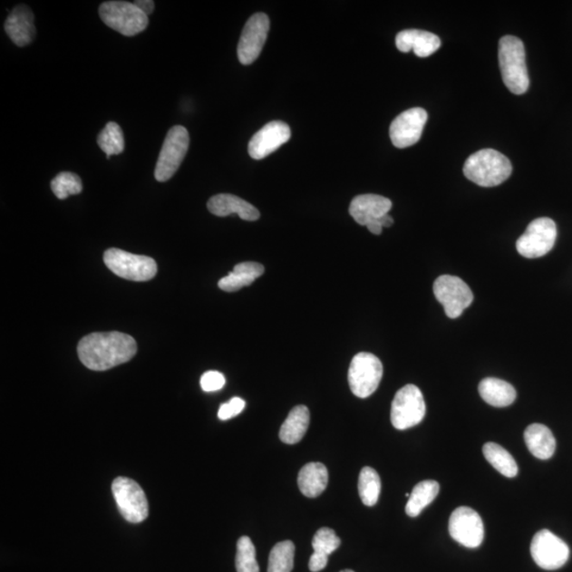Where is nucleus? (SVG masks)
I'll return each instance as SVG.
<instances>
[{
  "label": "nucleus",
  "mask_w": 572,
  "mask_h": 572,
  "mask_svg": "<svg viewBox=\"0 0 572 572\" xmlns=\"http://www.w3.org/2000/svg\"><path fill=\"white\" fill-rule=\"evenodd\" d=\"M137 354L135 339L121 332L92 333L81 339L78 355L92 371H105L128 363Z\"/></svg>",
  "instance_id": "nucleus-1"
},
{
  "label": "nucleus",
  "mask_w": 572,
  "mask_h": 572,
  "mask_svg": "<svg viewBox=\"0 0 572 572\" xmlns=\"http://www.w3.org/2000/svg\"><path fill=\"white\" fill-rule=\"evenodd\" d=\"M465 178L480 187H496L510 178L511 161L492 149L479 150L464 163Z\"/></svg>",
  "instance_id": "nucleus-2"
},
{
  "label": "nucleus",
  "mask_w": 572,
  "mask_h": 572,
  "mask_svg": "<svg viewBox=\"0 0 572 572\" xmlns=\"http://www.w3.org/2000/svg\"><path fill=\"white\" fill-rule=\"evenodd\" d=\"M499 60L502 80L508 90L523 94L529 88L530 81L526 66L524 43L519 37L507 35L499 41Z\"/></svg>",
  "instance_id": "nucleus-3"
},
{
  "label": "nucleus",
  "mask_w": 572,
  "mask_h": 572,
  "mask_svg": "<svg viewBox=\"0 0 572 572\" xmlns=\"http://www.w3.org/2000/svg\"><path fill=\"white\" fill-rule=\"evenodd\" d=\"M102 22L125 36L140 34L149 26V16L133 3L106 2L100 5Z\"/></svg>",
  "instance_id": "nucleus-4"
},
{
  "label": "nucleus",
  "mask_w": 572,
  "mask_h": 572,
  "mask_svg": "<svg viewBox=\"0 0 572 572\" xmlns=\"http://www.w3.org/2000/svg\"><path fill=\"white\" fill-rule=\"evenodd\" d=\"M104 263L112 273L121 278L144 282L152 280L157 274V264L152 257L134 255L118 248L104 253Z\"/></svg>",
  "instance_id": "nucleus-5"
},
{
  "label": "nucleus",
  "mask_w": 572,
  "mask_h": 572,
  "mask_svg": "<svg viewBox=\"0 0 572 572\" xmlns=\"http://www.w3.org/2000/svg\"><path fill=\"white\" fill-rule=\"evenodd\" d=\"M383 377L382 362L368 352L356 354L350 364L348 382L352 393L366 399L379 387Z\"/></svg>",
  "instance_id": "nucleus-6"
},
{
  "label": "nucleus",
  "mask_w": 572,
  "mask_h": 572,
  "mask_svg": "<svg viewBox=\"0 0 572 572\" xmlns=\"http://www.w3.org/2000/svg\"><path fill=\"white\" fill-rule=\"evenodd\" d=\"M189 144H190V137L186 128L176 125L168 131L156 163L154 175L157 181L165 182L178 171L185 160Z\"/></svg>",
  "instance_id": "nucleus-7"
},
{
  "label": "nucleus",
  "mask_w": 572,
  "mask_h": 572,
  "mask_svg": "<svg viewBox=\"0 0 572 572\" xmlns=\"http://www.w3.org/2000/svg\"><path fill=\"white\" fill-rule=\"evenodd\" d=\"M111 491L119 511L125 520L131 524H140L147 519L149 502L143 490L136 481L127 477H118L112 482Z\"/></svg>",
  "instance_id": "nucleus-8"
},
{
  "label": "nucleus",
  "mask_w": 572,
  "mask_h": 572,
  "mask_svg": "<svg viewBox=\"0 0 572 572\" xmlns=\"http://www.w3.org/2000/svg\"><path fill=\"white\" fill-rule=\"evenodd\" d=\"M426 406L422 393L414 385H406L395 394L391 419L394 429L405 431L422 422Z\"/></svg>",
  "instance_id": "nucleus-9"
},
{
  "label": "nucleus",
  "mask_w": 572,
  "mask_h": 572,
  "mask_svg": "<svg viewBox=\"0 0 572 572\" xmlns=\"http://www.w3.org/2000/svg\"><path fill=\"white\" fill-rule=\"evenodd\" d=\"M433 294L444 307L446 316L461 317L465 309L473 303L474 295L459 276L443 275L433 283Z\"/></svg>",
  "instance_id": "nucleus-10"
},
{
  "label": "nucleus",
  "mask_w": 572,
  "mask_h": 572,
  "mask_svg": "<svg viewBox=\"0 0 572 572\" xmlns=\"http://www.w3.org/2000/svg\"><path fill=\"white\" fill-rule=\"evenodd\" d=\"M557 236V225L551 218L534 219L517 242L519 254L527 259L543 257L555 247Z\"/></svg>",
  "instance_id": "nucleus-11"
},
{
  "label": "nucleus",
  "mask_w": 572,
  "mask_h": 572,
  "mask_svg": "<svg viewBox=\"0 0 572 572\" xmlns=\"http://www.w3.org/2000/svg\"><path fill=\"white\" fill-rule=\"evenodd\" d=\"M531 556L538 567L557 570L567 563L570 550L563 539L549 530H540L533 537Z\"/></svg>",
  "instance_id": "nucleus-12"
},
{
  "label": "nucleus",
  "mask_w": 572,
  "mask_h": 572,
  "mask_svg": "<svg viewBox=\"0 0 572 572\" xmlns=\"http://www.w3.org/2000/svg\"><path fill=\"white\" fill-rule=\"evenodd\" d=\"M451 537L467 548H479L485 538V526L480 515L469 507H459L449 523Z\"/></svg>",
  "instance_id": "nucleus-13"
},
{
  "label": "nucleus",
  "mask_w": 572,
  "mask_h": 572,
  "mask_svg": "<svg viewBox=\"0 0 572 572\" xmlns=\"http://www.w3.org/2000/svg\"><path fill=\"white\" fill-rule=\"evenodd\" d=\"M269 31V18L264 14H256L245 24L238 45V58L243 65H250L259 58Z\"/></svg>",
  "instance_id": "nucleus-14"
},
{
  "label": "nucleus",
  "mask_w": 572,
  "mask_h": 572,
  "mask_svg": "<svg viewBox=\"0 0 572 572\" xmlns=\"http://www.w3.org/2000/svg\"><path fill=\"white\" fill-rule=\"evenodd\" d=\"M427 112L421 108H414L402 112L391 125V138L395 148L405 149L413 146L422 136Z\"/></svg>",
  "instance_id": "nucleus-15"
},
{
  "label": "nucleus",
  "mask_w": 572,
  "mask_h": 572,
  "mask_svg": "<svg viewBox=\"0 0 572 572\" xmlns=\"http://www.w3.org/2000/svg\"><path fill=\"white\" fill-rule=\"evenodd\" d=\"M291 129L282 121L269 122L251 138L248 153L251 159L260 160L290 141Z\"/></svg>",
  "instance_id": "nucleus-16"
},
{
  "label": "nucleus",
  "mask_w": 572,
  "mask_h": 572,
  "mask_svg": "<svg viewBox=\"0 0 572 572\" xmlns=\"http://www.w3.org/2000/svg\"><path fill=\"white\" fill-rule=\"evenodd\" d=\"M392 207V200L387 198L376 196V194H363L352 200L349 212L356 223L367 226L388 215Z\"/></svg>",
  "instance_id": "nucleus-17"
},
{
  "label": "nucleus",
  "mask_w": 572,
  "mask_h": 572,
  "mask_svg": "<svg viewBox=\"0 0 572 572\" xmlns=\"http://www.w3.org/2000/svg\"><path fill=\"white\" fill-rule=\"evenodd\" d=\"M5 34L18 47L29 45L35 36L34 16L27 5H17L5 23Z\"/></svg>",
  "instance_id": "nucleus-18"
},
{
  "label": "nucleus",
  "mask_w": 572,
  "mask_h": 572,
  "mask_svg": "<svg viewBox=\"0 0 572 572\" xmlns=\"http://www.w3.org/2000/svg\"><path fill=\"white\" fill-rule=\"evenodd\" d=\"M395 45L402 53L412 52L419 58H427L437 52L441 46V41L436 34L423 30H404L397 35Z\"/></svg>",
  "instance_id": "nucleus-19"
},
{
  "label": "nucleus",
  "mask_w": 572,
  "mask_h": 572,
  "mask_svg": "<svg viewBox=\"0 0 572 572\" xmlns=\"http://www.w3.org/2000/svg\"><path fill=\"white\" fill-rule=\"evenodd\" d=\"M207 207L217 217H228L236 213L244 221L253 222L260 218V212L255 206L232 194H218L209 199Z\"/></svg>",
  "instance_id": "nucleus-20"
},
{
  "label": "nucleus",
  "mask_w": 572,
  "mask_h": 572,
  "mask_svg": "<svg viewBox=\"0 0 572 572\" xmlns=\"http://www.w3.org/2000/svg\"><path fill=\"white\" fill-rule=\"evenodd\" d=\"M525 443L534 457L547 461L555 454L557 442L548 427L534 423L524 432Z\"/></svg>",
  "instance_id": "nucleus-21"
},
{
  "label": "nucleus",
  "mask_w": 572,
  "mask_h": 572,
  "mask_svg": "<svg viewBox=\"0 0 572 572\" xmlns=\"http://www.w3.org/2000/svg\"><path fill=\"white\" fill-rule=\"evenodd\" d=\"M329 473L325 465L319 462H311L300 470L298 475V486L300 492L306 498L315 499L322 495L328 487Z\"/></svg>",
  "instance_id": "nucleus-22"
},
{
  "label": "nucleus",
  "mask_w": 572,
  "mask_h": 572,
  "mask_svg": "<svg viewBox=\"0 0 572 572\" xmlns=\"http://www.w3.org/2000/svg\"><path fill=\"white\" fill-rule=\"evenodd\" d=\"M264 267L257 262H243L238 264L232 272L218 281V287L222 291L232 293L248 286L264 274Z\"/></svg>",
  "instance_id": "nucleus-23"
},
{
  "label": "nucleus",
  "mask_w": 572,
  "mask_h": 572,
  "mask_svg": "<svg viewBox=\"0 0 572 572\" xmlns=\"http://www.w3.org/2000/svg\"><path fill=\"white\" fill-rule=\"evenodd\" d=\"M310 419L309 408L305 405L294 407L281 426L279 432L281 441L286 444L300 442L309 429Z\"/></svg>",
  "instance_id": "nucleus-24"
},
{
  "label": "nucleus",
  "mask_w": 572,
  "mask_h": 572,
  "mask_svg": "<svg viewBox=\"0 0 572 572\" xmlns=\"http://www.w3.org/2000/svg\"><path fill=\"white\" fill-rule=\"evenodd\" d=\"M480 397L489 405L494 407H507L514 403L517 399V391L508 382L487 377L480 382L479 387Z\"/></svg>",
  "instance_id": "nucleus-25"
},
{
  "label": "nucleus",
  "mask_w": 572,
  "mask_h": 572,
  "mask_svg": "<svg viewBox=\"0 0 572 572\" xmlns=\"http://www.w3.org/2000/svg\"><path fill=\"white\" fill-rule=\"evenodd\" d=\"M440 491L439 483L435 480H424L412 489L405 511L408 517L417 518L424 509L431 505Z\"/></svg>",
  "instance_id": "nucleus-26"
},
{
  "label": "nucleus",
  "mask_w": 572,
  "mask_h": 572,
  "mask_svg": "<svg viewBox=\"0 0 572 572\" xmlns=\"http://www.w3.org/2000/svg\"><path fill=\"white\" fill-rule=\"evenodd\" d=\"M483 455H485L488 462L499 470L501 475L513 479L519 473L517 461L510 452L502 448L499 444L488 442L483 445Z\"/></svg>",
  "instance_id": "nucleus-27"
},
{
  "label": "nucleus",
  "mask_w": 572,
  "mask_h": 572,
  "mask_svg": "<svg viewBox=\"0 0 572 572\" xmlns=\"http://www.w3.org/2000/svg\"><path fill=\"white\" fill-rule=\"evenodd\" d=\"M382 483L379 474L373 468H364L358 479V493L363 504L373 507L380 499Z\"/></svg>",
  "instance_id": "nucleus-28"
},
{
  "label": "nucleus",
  "mask_w": 572,
  "mask_h": 572,
  "mask_svg": "<svg viewBox=\"0 0 572 572\" xmlns=\"http://www.w3.org/2000/svg\"><path fill=\"white\" fill-rule=\"evenodd\" d=\"M294 557V543L291 540H283L275 545L269 553L267 572H292Z\"/></svg>",
  "instance_id": "nucleus-29"
},
{
  "label": "nucleus",
  "mask_w": 572,
  "mask_h": 572,
  "mask_svg": "<svg viewBox=\"0 0 572 572\" xmlns=\"http://www.w3.org/2000/svg\"><path fill=\"white\" fill-rule=\"evenodd\" d=\"M97 142L110 160L111 155L121 154L124 150L123 131L116 122H109L100 131Z\"/></svg>",
  "instance_id": "nucleus-30"
},
{
  "label": "nucleus",
  "mask_w": 572,
  "mask_h": 572,
  "mask_svg": "<svg viewBox=\"0 0 572 572\" xmlns=\"http://www.w3.org/2000/svg\"><path fill=\"white\" fill-rule=\"evenodd\" d=\"M236 567L237 572H260L255 545L248 537H242L238 540Z\"/></svg>",
  "instance_id": "nucleus-31"
},
{
  "label": "nucleus",
  "mask_w": 572,
  "mask_h": 572,
  "mask_svg": "<svg viewBox=\"0 0 572 572\" xmlns=\"http://www.w3.org/2000/svg\"><path fill=\"white\" fill-rule=\"evenodd\" d=\"M52 190L59 199H66L69 196H77L83 190V185L77 174L62 172L52 181Z\"/></svg>",
  "instance_id": "nucleus-32"
},
{
  "label": "nucleus",
  "mask_w": 572,
  "mask_h": 572,
  "mask_svg": "<svg viewBox=\"0 0 572 572\" xmlns=\"http://www.w3.org/2000/svg\"><path fill=\"white\" fill-rule=\"evenodd\" d=\"M341 544L342 540L336 536L335 531L325 527L314 536L312 547L314 553L329 557L331 553L336 551Z\"/></svg>",
  "instance_id": "nucleus-33"
},
{
  "label": "nucleus",
  "mask_w": 572,
  "mask_h": 572,
  "mask_svg": "<svg viewBox=\"0 0 572 572\" xmlns=\"http://www.w3.org/2000/svg\"><path fill=\"white\" fill-rule=\"evenodd\" d=\"M226 384L225 376L218 371H208L200 377V387L205 393L221 391Z\"/></svg>",
  "instance_id": "nucleus-34"
},
{
  "label": "nucleus",
  "mask_w": 572,
  "mask_h": 572,
  "mask_svg": "<svg viewBox=\"0 0 572 572\" xmlns=\"http://www.w3.org/2000/svg\"><path fill=\"white\" fill-rule=\"evenodd\" d=\"M245 401L241 398H232L228 403L222 404L219 407L218 417L219 420L228 421L240 414L245 408Z\"/></svg>",
  "instance_id": "nucleus-35"
},
{
  "label": "nucleus",
  "mask_w": 572,
  "mask_h": 572,
  "mask_svg": "<svg viewBox=\"0 0 572 572\" xmlns=\"http://www.w3.org/2000/svg\"><path fill=\"white\" fill-rule=\"evenodd\" d=\"M328 562L329 557L319 556L317 553H313L309 561V568L312 572L322 571L325 568V566L328 565Z\"/></svg>",
  "instance_id": "nucleus-36"
},
{
  "label": "nucleus",
  "mask_w": 572,
  "mask_h": 572,
  "mask_svg": "<svg viewBox=\"0 0 572 572\" xmlns=\"http://www.w3.org/2000/svg\"><path fill=\"white\" fill-rule=\"evenodd\" d=\"M134 4L148 16L152 15L155 9V3L152 0H138Z\"/></svg>",
  "instance_id": "nucleus-37"
},
{
  "label": "nucleus",
  "mask_w": 572,
  "mask_h": 572,
  "mask_svg": "<svg viewBox=\"0 0 572 572\" xmlns=\"http://www.w3.org/2000/svg\"><path fill=\"white\" fill-rule=\"evenodd\" d=\"M366 228H368L370 232H373V235L379 236L382 234L383 226L380 222V219L379 221H373V222L369 223L366 226Z\"/></svg>",
  "instance_id": "nucleus-38"
},
{
  "label": "nucleus",
  "mask_w": 572,
  "mask_h": 572,
  "mask_svg": "<svg viewBox=\"0 0 572 572\" xmlns=\"http://www.w3.org/2000/svg\"><path fill=\"white\" fill-rule=\"evenodd\" d=\"M380 222H381V224L383 226V228H392V226L393 224V218L391 216L386 215V216L383 217L382 218H380Z\"/></svg>",
  "instance_id": "nucleus-39"
},
{
  "label": "nucleus",
  "mask_w": 572,
  "mask_h": 572,
  "mask_svg": "<svg viewBox=\"0 0 572 572\" xmlns=\"http://www.w3.org/2000/svg\"><path fill=\"white\" fill-rule=\"evenodd\" d=\"M341 572H354V571L351 569H345V570H342Z\"/></svg>",
  "instance_id": "nucleus-40"
}]
</instances>
